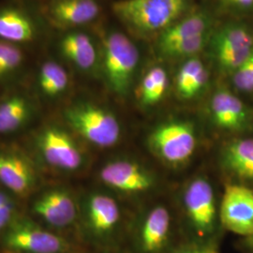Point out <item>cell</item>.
Segmentation results:
<instances>
[{"mask_svg": "<svg viewBox=\"0 0 253 253\" xmlns=\"http://www.w3.org/2000/svg\"><path fill=\"white\" fill-rule=\"evenodd\" d=\"M187 0H118L112 5L116 16L140 33L163 32L179 18Z\"/></svg>", "mask_w": 253, "mask_h": 253, "instance_id": "6da1fadb", "label": "cell"}, {"mask_svg": "<svg viewBox=\"0 0 253 253\" xmlns=\"http://www.w3.org/2000/svg\"><path fill=\"white\" fill-rule=\"evenodd\" d=\"M100 52L101 69L109 88L118 96H125L139 63L137 47L125 34L111 31L103 36Z\"/></svg>", "mask_w": 253, "mask_h": 253, "instance_id": "7a4b0ae2", "label": "cell"}, {"mask_svg": "<svg viewBox=\"0 0 253 253\" xmlns=\"http://www.w3.org/2000/svg\"><path fill=\"white\" fill-rule=\"evenodd\" d=\"M64 118L75 132L91 145L106 148L117 145L121 126L107 109L90 102H78L65 109Z\"/></svg>", "mask_w": 253, "mask_h": 253, "instance_id": "3957f363", "label": "cell"}, {"mask_svg": "<svg viewBox=\"0 0 253 253\" xmlns=\"http://www.w3.org/2000/svg\"><path fill=\"white\" fill-rule=\"evenodd\" d=\"M1 236L2 246L16 253H65L69 245L63 237L25 217H16Z\"/></svg>", "mask_w": 253, "mask_h": 253, "instance_id": "277c9868", "label": "cell"}, {"mask_svg": "<svg viewBox=\"0 0 253 253\" xmlns=\"http://www.w3.org/2000/svg\"><path fill=\"white\" fill-rule=\"evenodd\" d=\"M148 145L165 163L179 165L187 163L195 152L197 136L189 122L172 120L154 129L148 137Z\"/></svg>", "mask_w": 253, "mask_h": 253, "instance_id": "5b68a950", "label": "cell"}, {"mask_svg": "<svg viewBox=\"0 0 253 253\" xmlns=\"http://www.w3.org/2000/svg\"><path fill=\"white\" fill-rule=\"evenodd\" d=\"M34 145L42 161L56 171L75 172L84 163L80 146L62 127L44 126L38 132Z\"/></svg>", "mask_w": 253, "mask_h": 253, "instance_id": "8992f818", "label": "cell"}, {"mask_svg": "<svg viewBox=\"0 0 253 253\" xmlns=\"http://www.w3.org/2000/svg\"><path fill=\"white\" fill-rule=\"evenodd\" d=\"M213 54L219 67L235 72L250 57L253 51V39L248 29L238 25L222 27L211 37Z\"/></svg>", "mask_w": 253, "mask_h": 253, "instance_id": "52a82bcc", "label": "cell"}, {"mask_svg": "<svg viewBox=\"0 0 253 253\" xmlns=\"http://www.w3.org/2000/svg\"><path fill=\"white\" fill-rule=\"evenodd\" d=\"M227 230L247 237L253 234V190L244 185H227L219 208Z\"/></svg>", "mask_w": 253, "mask_h": 253, "instance_id": "ba28073f", "label": "cell"}, {"mask_svg": "<svg viewBox=\"0 0 253 253\" xmlns=\"http://www.w3.org/2000/svg\"><path fill=\"white\" fill-rule=\"evenodd\" d=\"M184 207L191 224L201 233L210 232L217 219V206L212 185L205 177H196L184 191Z\"/></svg>", "mask_w": 253, "mask_h": 253, "instance_id": "9c48e42d", "label": "cell"}, {"mask_svg": "<svg viewBox=\"0 0 253 253\" xmlns=\"http://www.w3.org/2000/svg\"><path fill=\"white\" fill-rule=\"evenodd\" d=\"M101 182L122 193L135 194L146 192L153 188V175L145 167L128 160H115L100 169Z\"/></svg>", "mask_w": 253, "mask_h": 253, "instance_id": "30bf717a", "label": "cell"}, {"mask_svg": "<svg viewBox=\"0 0 253 253\" xmlns=\"http://www.w3.org/2000/svg\"><path fill=\"white\" fill-rule=\"evenodd\" d=\"M32 213L55 229L72 225L78 215V207L69 190L54 188L42 192L32 203Z\"/></svg>", "mask_w": 253, "mask_h": 253, "instance_id": "8fae6325", "label": "cell"}, {"mask_svg": "<svg viewBox=\"0 0 253 253\" xmlns=\"http://www.w3.org/2000/svg\"><path fill=\"white\" fill-rule=\"evenodd\" d=\"M0 184L11 195L26 197L36 186L34 167L20 152L0 150Z\"/></svg>", "mask_w": 253, "mask_h": 253, "instance_id": "7c38bea8", "label": "cell"}, {"mask_svg": "<svg viewBox=\"0 0 253 253\" xmlns=\"http://www.w3.org/2000/svg\"><path fill=\"white\" fill-rule=\"evenodd\" d=\"M86 226L96 236L108 235L120 220V208L118 202L107 194L90 193L84 206Z\"/></svg>", "mask_w": 253, "mask_h": 253, "instance_id": "4fadbf2b", "label": "cell"}, {"mask_svg": "<svg viewBox=\"0 0 253 253\" xmlns=\"http://www.w3.org/2000/svg\"><path fill=\"white\" fill-rule=\"evenodd\" d=\"M210 110L215 124L228 131H240L249 122L243 101L227 89H219L213 95Z\"/></svg>", "mask_w": 253, "mask_h": 253, "instance_id": "5bb4252c", "label": "cell"}, {"mask_svg": "<svg viewBox=\"0 0 253 253\" xmlns=\"http://www.w3.org/2000/svg\"><path fill=\"white\" fill-rule=\"evenodd\" d=\"M100 11L96 0H54L47 8L48 17L60 27L88 24L99 16Z\"/></svg>", "mask_w": 253, "mask_h": 253, "instance_id": "9a60e30c", "label": "cell"}, {"mask_svg": "<svg viewBox=\"0 0 253 253\" xmlns=\"http://www.w3.org/2000/svg\"><path fill=\"white\" fill-rule=\"evenodd\" d=\"M39 27L26 10L16 7L0 9V40L13 44L29 43L36 40Z\"/></svg>", "mask_w": 253, "mask_h": 253, "instance_id": "2e32d148", "label": "cell"}, {"mask_svg": "<svg viewBox=\"0 0 253 253\" xmlns=\"http://www.w3.org/2000/svg\"><path fill=\"white\" fill-rule=\"evenodd\" d=\"M59 52L83 72L91 71L98 62V50L90 37L83 32L66 33L59 41Z\"/></svg>", "mask_w": 253, "mask_h": 253, "instance_id": "e0dca14e", "label": "cell"}, {"mask_svg": "<svg viewBox=\"0 0 253 253\" xmlns=\"http://www.w3.org/2000/svg\"><path fill=\"white\" fill-rule=\"evenodd\" d=\"M224 169L242 180L253 182V138L236 139L221 151Z\"/></svg>", "mask_w": 253, "mask_h": 253, "instance_id": "ac0fdd59", "label": "cell"}, {"mask_svg": "<svg viewBox=\"0 0 253 253\" xmlns=\"http://www.w3.org/2000/svg\"><path fill=\"white\" fill-rule=\"evenodd\" d=\"M34 106L23 94H13L0 102V134L16 132L33 117Z\"/></svg>", "mask_w": 253, "mask_h": 253, "instance_id": "d6986e66", "label": "cell"}, {"mask_svg": "<svg viewBox=\"0 0 253 253\" xmlns=\"http://www.w3.org/2000/svg\"><path fill=\"white\" fill-rule=\"evenodd\" d=\"M169 210L163 206L152 208L145 217L141 232L143 248L147 253L160 251L165 244L170 231Z\"/></svg>", "mask_w": 253, "mask_h": 253, "instance_id": "ffe728a7", "label": "cell"}, {"mask_svg": "<svg viewBox=\"0 0 253 253\" xmlns=\"http://www.w3.org/2000/svg\"><path fill=\"white\" fill-rule=\"evenodd\" d=\"M208 31H210L209 17L205 13H195L173 23L162 32L158 46L161 50L166 46L200 36Z\"/></svg>", "mask_w": 253, "mask_h": 253, "instance_id": "44dd1931", "label": "cell"}, {"mask_svg": "<svg viewBox=\"0 0 253 253\" xmlns=\"http://www.w3.org/2000/svg\"><path fill=\"white\" fill-rule=\"evenodd\" d=\"M208 72L199 58H190L182 65L176 76V90L179 96L190 100L205 88Z\"/></svg>", "mask_w": 253, "mask_h": 253, "instance_id": "7402d4cb", "label": "cell"}, {"mask_svg": "<svg viewBox=\"0 0 253 253\" xmlns=\"http://www.w3.org/2000/svg\"><path fill=\"white\" fill-rule=\"evenodd\" d=\"M70 84V77L62 65L54 60L42 64L38 73V87L48 99L62 96Z\"/></svg>", "mask_w": 253, "mask_h": 253, "instance_id": "603a6c76", "label": "cell"}, {"mask_svg": "<svg viewBox=\"0 0 253 253\" xmlns=\"http://www.w3.org/2000/svg\"><path fill=\"white\" fill-rule=\"evenodd\" d=\"M167 85V73L162 67H154L147 72L141 82L139 99L144 105H154L163 99Z\"/></svg>", "mask_w": 253, "mask_h": 253, "instance_id": "cb8c5ba5", "label": "cell"}, {"mask_svg": "<svg viewBox=\"0 0 253 253\" xmlns=\"http://www.w3.org/2000/svg\"><path fill=\"white\" fill-rule=\"evenodd\" d=\"M25 61V54L18 45L0 40V83L13 78L22 70Z\"/></svg>", "mask_w": 253, "mask_h": 253, "instance_id": "d4e9b609", "label": "cell"}, {"mask_svg": "<svg viewBox=\"0 0 253 253\" xmlns=\"http://www.w3.org/2000/svg\"><path fill=\"white\" fill-rule=\"evenodd\" d=\"M212 34L208 31L200 36L193 37L189 40L166 46L161 49V53L170 57H185L198 54L210 42Z\"/></svg>", "mask_w": 253, "mask_h": 253, "instance_id": "484cf974", "label": "cell"}, {"mask_svg": "<svg viewBox=\"0 0 253 253\" xmlns=\"http://www.w3.org/2000/svg\"><path fill=\"white\" fill-rule=\"evenodd\" d=\"M233 83L238 90L253 91V51L250 57L234 72Z\"/></svg>", "mask_w": 253, "mask_h": 253, "instance_id": "4316f807", "label": "cell"}, {"mask_svg": "<svg viewBox=\"0 0 253 253\" xmlns=\"http://www.w3.org/2000/svg\"><path fill=\"white\" fill-rule=\"evenodd\" d=\"M16 216L15 201L7 190L0 189V235Z\"/></svg>", "mask_w": 253, "mask_h": 253, "instance_id": "83f0119b", "label": "cell"}, {"mask_svg": "<svg viewBox=\"0 0 253 253\" xmlns=\"http://www.w3.org/2000/svg\"><path fill=\"white\" fill-rule=\"evenodd\" d=\"M229 1L239 7H251L253 5V0H229Z\"/></svg>", "mask_w": 253, "mask_h": 253, "instance_id": "f1b7e54d", "label": "cell"}, {"mask_svg": "<svg viewBox=\"0 0 253 253\" xmlns=\"http://www.w3.org/2000/svg\"><path fill=\"white\" fill-rule=\"evenodd\" d=\"M217 253V251L213 249H201V250H195L192 252H188V253Z\"/></svg>", "mask_w": 253, "mask_h": 253, "instance_id": "f546056e", "label": "cell"}, {"mask_svg": "<svg viewBox=\"0 0 253 253\" xmlns=\"http://www.w3.org/2000/svg\"><path fill=\"white\" fill-rule=\"evenodd\" d=\"M248 244L253 248V234L250 235V236H248Z\"/></svg>", "mask_w": 253, "mask_h": 253, "instance_id": "4dcf8cb0", "label": "cell"}]
</instances>
